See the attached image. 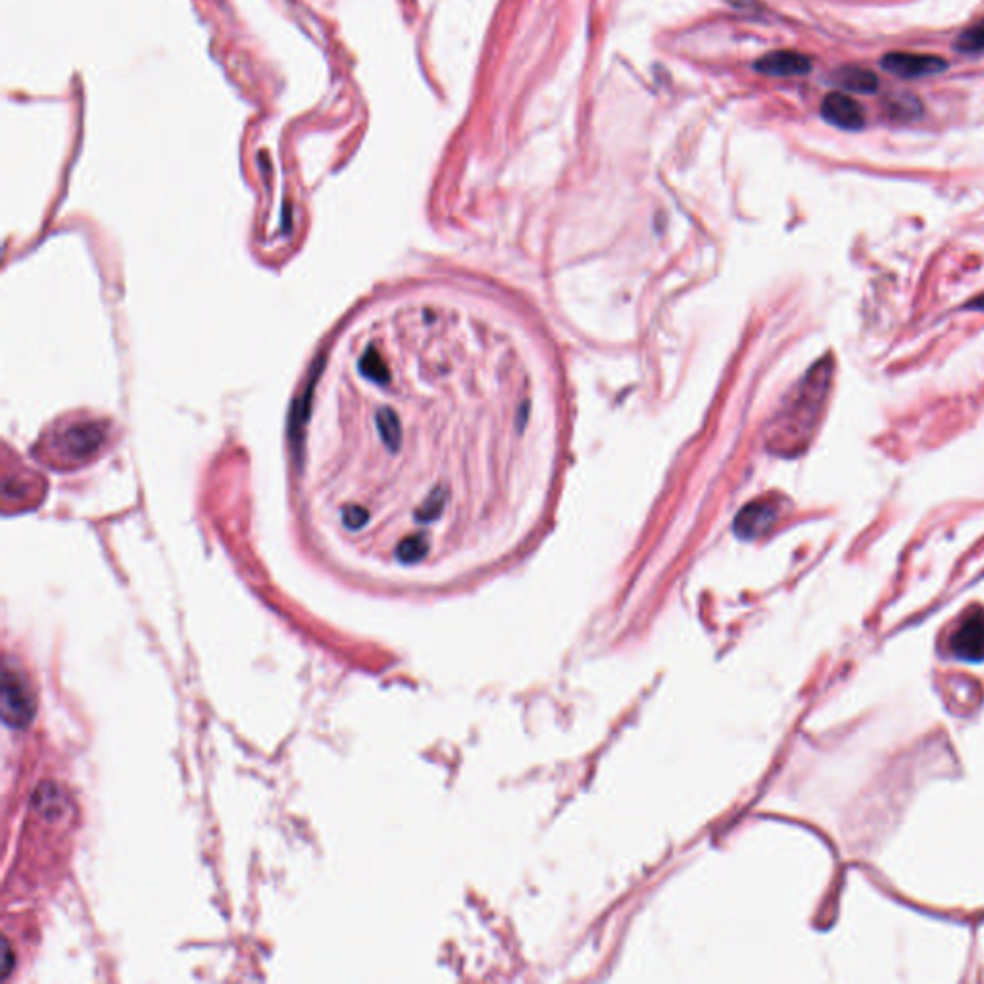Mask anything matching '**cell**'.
Instances as JSON below:
<instances>
[{
  "instance_id": "1",
  "label": "cell",
  "mask_w": 984,
  "mask_h": 984,
  "mask_svg": "<svg viewBox=\"0 0 984 984\" xmlns=\"http://www.w3.org/2000/svg\"><path fill=\"white\" fill-rule=\"evenodd\" d=\"M950 650L961 662L979 664L984 660V610L971 608L961 617L950 639Z\"/></svg>"
},
{
  "instance_id": "2",
  "label": "cell",
  "mask_w": 984,
  "mask_h": 984,
  "mask_svg": "<svg viewBox=\"0 0 984 984\" xmlns=\"http://www.w3.org/2000/svg\"><path fill=\"white\" fill-rule=\"evenodd\" d=\"M883 70L896 75L900 79H919L929 75L942 74L948 68V62L935 54H917V52H888L881 60Z\"/></svg>"
},
{
  "instance_id": "3",
  "label": "cell",
  "mask_w": 984,
  "mask_h": 984,
  "mask_svg": "<svg viewBox=\"0 0 984 984\" xmlns=\"http://www.w3.org/2000/svg\"><path fill=\"white\" fill-rule=\"evenodd\" d=\"M821 116L825 122L846 131H860L865 125L863 106L846 93H829L821 102Z\"/></svg>"
},
{
  "instance_id": "4",
  "label": "cell",
  "mask_w": 984,
  "mask_h": 984,
  "mask_svg": "<svg viewBox=\"0 0 984 984\" xmlns=\"http://www.w3.org/2000/svg\"><path fill=\"white\" fill-rule=\"evenodd\" d=\"M756 68L765 75L792 77L808 74L812 70V60L796 50H775L758 60Z\"/></svg>"
},
{
  "instance_id": "5",
  "label": "cell",
  "mask_w": 984,
  "mask_h": 984,
  "mask_svg": "<svg viewBox=\"0 0 984 984\" xmlns=\"http://www.w3.org/2000/svg\"><path fill=\"white\" fill-rule=\"evenodd\" d=\"M775 517H777V506L773 502L752 504L738 517L737 531L742 537L752 539L760 535L765 527H769L775 521Z\"/></svg>"
},
{
  "instance_id": "6",
  "label": "cell",
  "mask_w": 984,
  "mask_h": 984,
  "mask_svg": "<svg viewBox=\"0 0 984 984\" xmlns=\"http://www.w3.org/2000/svg\"><path fill=\"white\" fill-rule=\"evenodd\" d=\"M838 85L844 87L850 93H860V95H873L879 91V77L867 68L861 66H844L835 75Z\"/></svg>"
},
{
  "instance_id": "7",
  "label": "cell",
  "mask_w": 984,
  "mask_h": 984,
  "mask_svg": "<svg viewBox=\"0 0 984 984\" xmlns=\"http://www.w3.org/2000/svg\"><path fill=\"white\" fill-rule=\"evenodd\" d=\"M956 50H960L963 54L984 52V18L981 22L961 31L956 39Z\"/></svg>"
}]
</instances>
